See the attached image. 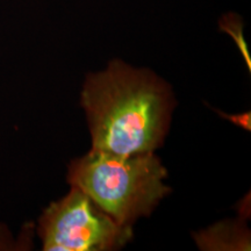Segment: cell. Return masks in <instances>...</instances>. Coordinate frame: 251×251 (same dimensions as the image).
<instances>
[{
	"label": "cell",
	"mask_w": 251,
	"mask_h": 251,
	"mask_svg": "<svg viewBox=\"0 0 251 251\" xmlns=\"http://www.w3.org/2000/svg\"><path fill=\"white\" fill-rule=\"evenodd\" d=\"M214 111L216 114L220 115V117L226 119V120L230 121L231 124L237 126V127L242 128V129L248 130V131L251 130V113L250 112L238 113V114H227V113L218 111V109H214Z\"/></svg>",
	"instance_id": "obj_5"
},
{
	"label": "cell",
	"mask_w": 251,
	"mask_h": 251,
	"mask_svg": "<svg viewBox=\"0 0 251 251\" xmlns=\"http://www.w3.org/2000/svg\"><path fill=\"white\" fill-rule=\"evenodd\" d=\"M92 150L128 157L153 152L164 142L174 111L170 86L155 74L113 59L91 74L81 91Z\"/></svg>",
	"instance_id": "obj_1"
},
{
	"label": "cell",
	"mask_w": 251,
	"mask_h": 251,
	"mask_svg": "<svg viewBox=\"0 0 251 251\" xmlns=\"http://www.w3.org/2000/svg\"><path fill=\"white\" fill-rule=\"evenodd\" d=\"M168 171L153 152L121 157L91 150L69 166L68 181L122 226L149 216L171 193Z\"/></svg>",
	"instance_id": "obj_2"
},
{
	"label": "cell",
	"mask_w": 251,
	"mask_h": 251,
	"mask_svg": "<svg viewBox=\"0 0 251 251\" xmlns=\"http://www.w3.org/2000/svg\"><path fill=\"white\" fill-rule=\"evenodd\" d=\"M219 29L222 33L228 34L233 39L235 45L237 46L238 50H240L241 55H242L244 62H246L248 70L251 72V56L249 48H248V43L246 39H244L243 19L238 14L234 13V12L226 13L220 18Z\"/></svg>",
	"instance_id": "obj_4"
},
{
	"label": "cell",
	"mask_w": 251,
	"mask_h": 251,
	"mask_svg": "<svg viewBox=\"0 0 251 251\" xmlns=\"http://www.w3.org/2000/svg\"><path fill=\"white\" fill-rule=\"evenodd\" d=\"M39 233L47 251L115 250L133 238L131 226H122L79 188L50 203L40 219Z\"/></svg>",
	"instance_id": "obj_3"
}]
</instances>
